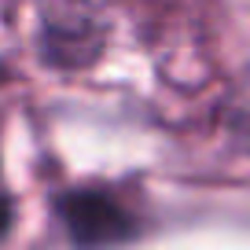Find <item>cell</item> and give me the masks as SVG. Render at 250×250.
Returning a JSON list of instances; mask_svg holds the SVG:
<instances>
[{"instance_id":"cell-4","label":"cell","mask_w":250,"mask_h":250,"mask_svg":"<svg viewBox=\"0 0 250 250\" xmlns=\"http://www.w3.org/2000/svg\"><path fill=\"white\" fill-rule=\"evenodd\" d=\"M0 81H4V70H0Z\"/></svg>"},{"instance_id":"cell-2","label":"cell","mask_w":250,"mask_h":250,"mask_svg":"<svg viewBox=\"0 0 250 250\" xmlns=\"http://www.w3.org/2000/svg\"><path fill=\"white\" fill-rule=\"evenodd\" d=\"M8 225H11V203L0 195V235L8 232Z\"/></svg>"},{"instance_id":"cell-3","label":"cell","mask_w":250,"mask_h":250,"mask_svg":"<svg viewBox=\"0 0 250 250\" xmlns=\"http://www.w3.org/2000/svg\"><path fill=\"white\" fill-rule=\"evenodd\" d=\"M243 107H247V114H250V92H247V100H243Z\"/></svg>"},{"instance_id":"cell-1","label":"cell","mask_w":250,"mask_h":250,"mask_svg":"<svg viewBox=\"0 0 250 250\" xmlns=\"http://www.w3.org/2000/svg\"><path fill=\"white\" fill-rule=\"evenodd\" d=\"M59 213L78 250H107L133 235V217L103 191H70L59 199Z\"/></svg>"}]
</instances>
